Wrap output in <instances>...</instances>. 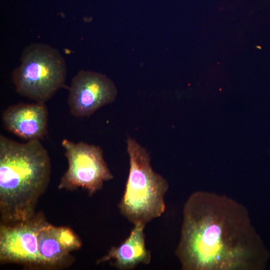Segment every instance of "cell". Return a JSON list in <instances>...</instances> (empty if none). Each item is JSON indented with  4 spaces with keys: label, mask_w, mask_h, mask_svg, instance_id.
Here are the masks:
<instances>
[{
    "label": "cell",
    "mask_w": 270,
    "mask_h": 270,
    "mask_svg": "<svg viewBox=\"0 0 270 270\" xmlns=\"http://www.w3.org/2000/svg\"><path fill=\"white\" fill-rule=\"evenodd\" d=\"M38 250L44 269L65 267L72 260L70 252L82 246L78 236L70 228L55 226L46 220L37 234Z\"/></svg>",
    "instance_id": "ba28073f"
},
{
    "label": "cell",
    "mask_w": 270,
    "mask_h": 270,
    "mask_svg": "<svg viewBox=\"0 0 270 270\" xmlns=\"http://www.w3.org/2000/svg\"><path fill=\"white\" fill-rule=\"evenodd\" d=\"M145 226L134 224L128 236L118 246L111 248L106 254L97 260V264L111 261L112 265L120 270H131L140 264H149L152 256L146 245Z\"/></svg>",
    "instance_id": "30bf717a"
},
{
    "label": "cell",
    "mask_w": 270,
    "mask_h": 270,
    "mask_svg": "<svg viewBox=\"0 0 270 270\" xmlns=\"http://www.w3.org/2000/svg\"><path fill=\"white\" fill-rule=\"evenodd\" d=\"M45 220L40 212L24 220L0 222V264H17L30 268L43 269L38 250L37 234Z\"/></svg>",
    "instance_id": "8992f818"
},
{
    "label": "cell",
    "mask_w": 270,
    "mask_h": 270,
    "mask_svg": "<svg viewBox=\"0 0 270 270\" xmlns=\"http://www.w3.org/2000/svg\"><path fill=\"white\" fill-rule=\"evenodd\" d=\"M248 210L224 195L197 191L183 208L175 254L183 270H252L259 258Z\"/></svg>",
    "instance_id": "6da1fadb"
},
{
    "label": "cell",
    "mask_w": 270,
    "mask_h": 270,
    "mask_svg": "<svg viewBox=\"0 0 270 270\" xmlns=\"http://www.w3.org/2000/svg\"><path fill=\"white\" fill-rule=\"evenodd\" d=\"M66 74V61L60 52L48 44L36 42L23 50L12 80L20 95L44 103L64 87Z\"/></svg>",
    "instance_id": "277c9868"
},
{
    "label": "cell",
    "mask_w": 270,
    "mask_h": 270,
    "mask_svg": "<svg viewBox=\"0 0 270 270\" xmlns=\"http://www.w3.org/2000/svg\"><path fill=\"white\" fill-rule=\"evenodd\" d=\"M117 94L116 86L106 76L81 70L72 78L69 88L70 112L76 118L89 116L114 102Z\"/></svg>",
    "instance_id": "52a82bcc"
},
{
    "label": "cell",
    "mask_w": 270,
    "mask_h": 270,
    "mask_svg": "<svg viewBox=\"0 0 270 270\" xmlns=\"http://www.w3.org/2000/svg\"><path fill=\"white\" fill-rule=\"evenodd\" d=\"M62 146L68 167L60 179L59 189L73 190L80 188L92 196L102 189L105 182L113 178L100 146L68 139L62 140Z\"/></svg>",
    "instance_id": "5b68a950"
},
{
    "label": "cell",
    "mask_w": 270,
    "mask_h": 270,
    "mask_svg": "<svg viewBox=\"0 0 270 270\" xmlns=\"http://www.w3.org/2000/svg\"><path fill=\"white\" fill-rule=\"evenodd\" d=\"M50 160L40 140L20 142L0 136V222L32 217L50 180Z\"/></svg>",
    "instance_id": "7a4b0ae2"
},
{
    "label": "cell",
    "mask_w": 270,
    "mask_h": 270,
    "mask_svg": "<svg viewBox=\"0 0 270 270\" xmlns=\"http://www.w3.org/2000/svg\"><path fill=\"white\" fill-rule=\"evenodd\" d=\"M126 149L129 172L118 209L134 225H146L164 213L166 208L164 198L168 184L154 170L148 152L134 139L127 138Z\"/></svg>",
    "instance_id": "3957f363"
},
{
    "label": "cell",
    "mask_w": 270,
    "mask_h": 270,
    "mask_svg": "<svg viewBox=\"0 0 270 270\" xmlns=\"http://www.w3.org/2000/svg\"><path fill=\"white\" fill-rule=\"evenodd\" d=\"M48 110L44 103H18L2 112V120L8 132L26 141L43 139L48 132Z\"/></svg>",
    "instance_id": "9c48e42d"
}]
</instances>
